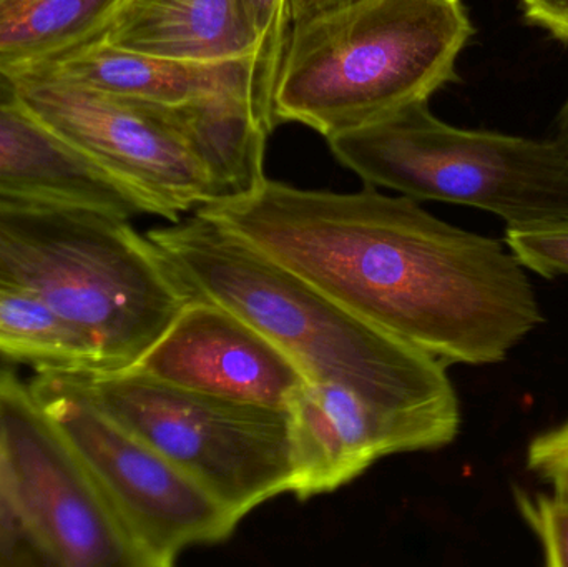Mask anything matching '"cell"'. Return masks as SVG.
Returning a JSON list of instances; mask_svg holds the SVG:
<instances>
[{"label": "cell", "mask_w": 568, "mask_h": 567, "mask_svg": "<svg viewBox=\"0 0 568 567\" xmlns=\"http://www.w3.org/2000/svg\"><path fill=\"white\" fill-rule=\"evenodd\" d=\"M381 332L443 362H504L544 315L506 242L467 232L409 196L304 190L266 176L196 210Z\"/></svg>", "instance_id": "obj_1"}, {"label": "cell", "mask_w": 568, "mask_h": 567, "mask_svg": "<svg viewBox=\"0 0 568 567\" xmlns=\"http://www.w3.org/2000/svg\"><path fill=\"white\" fill-rule=\"evenodd\" d=\"M193 298L232 310L282 348L307 382L336 383L374 408L459 433L447 365L354 315L215 220L195 212L146 233Z\"/></svg>", "instance_id": "obj_2"}, {"label": "cell", "mask_w": 568, "mask_h": 567, "mask_svg": "<svg viewBox=\"0 0 568 567\" xmlns=\"http://www.w3.org/2000/svg\"><path fill=\"white\" fill-rule=\"evenodd\" d=\"M474 32L463 0H354L296 23L273 115L327 140L429 102L459 80L457 59Z\"/></svg>", "instance_id": "obj_3"}, {"label": "cell", "mask_w": 568, "mask_h": 567, "mask_svg": "<svg viewBox=\"0 0 568 567\" xmlns=\"http://www.w3.org/2000/svg\"><path fill=\"white\" fill-rule=\"evenodd\" d=\"M0 283L82 330L109 373L135 368L193 300L146 233L95 210L0 206Z\"/></svg>", "instance_id": "obj_4"}, {"label": "cell", "mask_w": 568, "mask_h": 567, "mask_svg": "<svg viewBox=\"0 0 568 567\" xmlns=\"http://www.w3.org/2000/svg\"><path fill=\"white\" fill-rule=\"evenodd\" d=\"M327 143L366 185L417 202L474 206L507 226L568 219V152L554 139L457 129L419 102Z\"/></svg>", "instance_id": "obj_5"}, {"label": "cell", "mask_w": 568, "mask_h": 567, "mask_svg": "<svg viewBox=\"0 0 568 567\" xmlns=\"http://www.w3.org/2000/svg\"><path fill=\"white\" fill-rule=\"evenodd\" d=\"M69 376L110 418L202 486L236 523L290 493L287 409L179 388L133 368Z\"/></svg>", "instance_id": "obj_6"}, {"label": "cell", "mask_w": 568, "mask_h": 567, "mask_svg": "<svg viewBox=\"0 0 568 567\" xmlns=\"http://www.w3.org/2000/svg\"><path fill=\"white\" fill-rule=\"evenodd\" d=\"M6 79L17 105L109 176L142 215L175 223L222 200L176 105L115 95L37 69Z\"/></svg>", "instance_id": "obj_7"}, {"label": "cell", "mask_w": 568, "mask_h": 567, "mask_svg": "<svg viewBox=\"0 0 568 567\" xmlns=\"http://www.w3.org/2000/svg\"><path fill=\"white\" fill-rule=\"evenodd\" d=\"M30 388L82 456L145 567L232 538L229 513L165 456L110 418L69 375L37 373Z\"/></svg>", "instance_id": "obj_8"}, {"label": "cell", "mask_w": 568, "mask_h": 567, "mask_svg": "<svg viewBox=\"0 0 568 567\" xmlns=\"http://www.w3.org/2000/svg\"><path fill=\"white\" fill-rule=\"evenodd\" d=\"M0 435L20 512L45 566L145 567L75 446L10 368H0Z\"/></svg>", "instance_id": "obj_9"}, {"label": "cell", "mask_w": 568, "mask_h": 567, "mask_svg": "<svg viewBox=\"0 0 568 567\" xmlns=\"http://www.w3.org/2000/svg\"><path fill=\"white\" fill-rule=\"evenodd\" d=\"M290 495L300 502L336 492L397 453L450 445L459 433L374 408L344 386L306 382L287 403Z\"/></svg>", "instance_id": "obj_10"}, {"label": "cell", "mask_w": 568, "mask_h": 567, "mask_svg": "<svg viewBox=\"0 0 568 567\" xmlns=\"http://www.w3.org/2000/svg\"><path fill=\"white\" fill-rule=\"evenodd\" d=\"M133 369L159 382L286 409L307 382L300 366L232 310L193 298Z\"/></svg>", "instance_id": "obj_11"}, {"label": "cell", "mask_w": 568, "mask_h": 567, "mask_svg": "<svg viewBox=\"0 0 568 567\" xmlns=\"http://www.w3.org/2000/svg\"><path fill=\"white\" fill-rule=\"evenodd\" d=\"M29 69L142 102L179 105L212 97H242L272 132L260 103L255 57L189 62L120 49L99 37ZM27 70V69H23Z\"/></svg>", "instance_id": "obj_12"}, {"label": "cell", "mask_w": 568, "mask_h": 567, "mask_svg": "<svg viewBox=\"0 0 568 567\" xmlns=\"http://www.w3.org/2000/svg\"><path fill=\"white\" fill-rule=\"evenodd\" d=\"M0 206L95 210L133 219L139 206L109 176L33 122L0 77Z\"/></svg>", "instance_id": "obj_13"}, {"label": "cell", "mask_w": 568, "mask_h": 567, "mask_svg": "<svg viewBox=\"0 0 568 567\" xmlns=\"http://www.w3.org/2000/svg\"><path fill=\"white\" fill-rule=\"evenodd\" d=\"M103 39L120 49L189 62L255 57L240 0H126Z\"/></svg>", "instance_id": "obj_14"}, {"label": "cell", "mask_w": 568, "mask_h": 567, "mask_svg": "<svg viewBox=\"0 0 568 567\" xmlns=\"http://www.w3.org/2000/svg\"><path fill=\"white\" fill-rule=\"evenodd\" d=\"M126 0H0V77L99 39Z\"/></svg>", "instance_id": "obj_15"}, {"label": "cell", "mask_w": 568, "mask_h": 567, "mask_svg": "<svg viewBox=\"0 0 568 567\" xmlns=\"http://www.w3.org/2000/svg\"><path fill=\"white\" fill-rule=\"evenodd\" d=\"M0 356L37 373H109L99 346L27 290L0 283Z\"/></svg>", "instance_id": "obj_16"}, {"label": "cell", "mask_w": 568, "mask_h": 567, "mask_svg": "<svg viewBox=\"0 0 568 567\" xmlns=\"http://www.w3.org/2000/svg\"><path fill=\"white\" fill-rule=\"evenodd\" d=\"M240 3L256 40L260 103L266 119L275 126L273 90L291 30L287 0H240Z\"/></svg>", "instance_id": "obj_17"}, {"label": "cell", "mask_w": 568, "mask_h": 567, "mask_svg": "<svg viewBox=\"0 0 568 567\" xmlns=\"http://www.w3.org/2000/svg\"><path fill=\"white\" fill-rule=\"evenodd\" d=\"M506 245L530 272L568 276V219L532 226H507Z\"/></svg>", "instance_id": "obj_18"}, {"label": "cell", "mask_w": 568, "mask_h": 567, "mask_svg": "<svg viewBox=\"0 0 568 567\" xmlns=\"http://www.w3.org/2000/svg\"><path fill=\"white\" fill-rule=\"evenodd\" d=\"M514 499L524 522L532 529L546 555V565L568 567V499L547 493L514 488Z\"/></svg>", "instance_id": "obj_19"}, {"label": "cell", "mask_w": 568, "mask_h": 567, "mask_svg": "<svg viewBox=\"0 0 568 567\" xmlns=\"http://www.w3.org/2000/svg\"><path fill=\"white\" fill-rule=\"evenodd\" d=\"M45 566L17 502L0 435V567Z\"/></svg>", "instance_id": "obj_20"}, {"label": "cell", "mask_w": 568, "mask_h": 567, "mask_svg": "<svg viewBox=\"0 0 568 567\" xmlns=\"http://www.w3.org/2000/svg\"><path fill=\"white\" fill-rule=\"evenodd\" d=\"M527 466L552 486L556 495L568 499V422L530 442Z\"/></svg>", "instance_id": "obj_21"}, {"label": "cell", "mask_w": 568, "mask_h": 567, "mask_svg": "<svg viewBox=\"0 0 568 567\" xmlns=\"http://www.w3.org/2000/svg\"><path fill=\"white\" fill-rule=\"evenodd\" d=\"M520 10L527 23L568 43V0H520Z\"/></svg>", "instance_id": "obj_22"}, {"label": "cell", "mask_w": 568, "mask_h": 567, "mask_svg": "<svg viewBox=\"0 0 568 567\" xmlns=\"http://www.w3.org/2000/svg\"><path fill=\"white\" fill-rule=\"evenodd\" d=\"M351 2H354V0H287V16H290L291 27Z\"/></svg>", "instance_id": "obj_23"}, {"label": "cell", "mask_w": 568, "mask_h": 567, "mask_svg": "<svg viewBox=\"0 0 568 567\" xmlns=\"http://www.w3.org/2000/svg\"><path fill=\"white\" fill-rule=\"evenodd\" d=\"M550 139L556 140L568 152V99L564 103L562 109H560V112L557 113L556 122H554V133Z\"/></svg>", "instance_id": "obj_24"}]
</instances>
